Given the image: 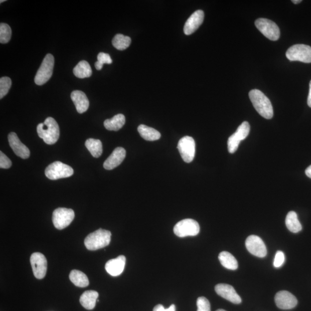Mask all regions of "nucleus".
Masks as SVG:
<instances>
[{"label":"nucleus","mask_w":311,"mask_h":311,"mask_svg":"<svg viewBox=\"0 0 311 311\" xmlns=\"http://www.w3.org/2000/svg\"><path fill=\"white\" fill-rule=\"evenodd\" d=\"M221 264L229 270H235L238 268V263L233 255L227 251L221 252L218 256Z\"/></svg>","instance_id":"obj_24"},{"label":"nucleus","mask_w":311,"mask_h":311,"mask_svg":"<svg viewBox=\"0 0 311 311\" xmlns=\"http://www.w3.org/2000/svg\"><path fill=\"white\" fill-rule=\"evenodd\" d=\"M112 233L105 229H99L90 233L85 239L84 244L87 249L91 251L101 249L109 245Z\"/></svg>","instance_id":"obj_3"},{"label":"nucleus","mask_w":311,"mask_h":311,"mask_svg":"<svg viewBox=\"0 0 311 311\" xmlns=\"http://www.w3.org/2000/svg\"><path fill=\"white\" fill-rule=\"evenodd\" d=\"M9 146L13 150L14 153L17 156L23 159L28 158L30 156V151L18 139L15 133L11 132L8 135Z\"/></svg>","instance_id":"obj_16"},{"label":"nucleus","mask_w":311,"mask_h":311,"mask_svg":"<svg viewBox=\"0 0 311 311\" xmlns=\"http://www.w3.org/2000/svg\"><path fill=\"white\" fill-rule=\"evenodd\" d=\"M153 311H175V306L172 305L168 309H165L163 306L158 305L155 307Z\"/></svg>","instance_id":"obj_36"},{"label":"nucleus","mask_w":311,"mask_h":311,"mask_svg":"<svg viewBox=\"0 0 311 311\" xmlns=\"http://www.w3.org/2000/svg\"><path fill=\"white\" fill-rule=\"evenodd\" d=\"M216 293L221 297L227 300L235 305H239L242 303V299L237 294L234 288L230 285L220 284L215 287Z\"/></svg>","instance_id":"obj_15"},{"label":"nucleus","mask_w":311,"mask_h":311,"mask_svg":"<svg viewBox=\"0 0 311 311\" xmlns=\"http://www.w3.org/2000/svg\"><path fill=\"white\" fill-rule=\"evenodd\" d=\"M70 97L75 104L77 112L83 114L88 110L90 102L86 94L81 91H74L72 92Z\"/></svg>","instance_id":"obj_20"},{"label":"nucleus","mask_w":311,"mask_h":311,"mask_svg":"<svg viewBox=\"0 0 311 311\" xmlns=\"http://www.w3.org/2000/svg\"><path fill=\"white\" fill-rule=\"evenodd\" d=\"M125 124V117L123 114H119L115 116L112 119L106 120L104 122V126L106 129L110 131H119Z\"/></svg>","instance_id":"obj_23"},{"label":"nucleus","mask_w":311,"mask_h":311,"mask_svg":"<svg viewBox=\"0 0 311 311\" xmlns=\"http://www.w3.org/2000/svg\"><path fill=\"white\" fill-rule=\"evenodd\" d=\"M286 56L291 61H299L311 62V47L306 44H298L289 48Z\"/></svg>","instance_id":"obj_6"},{"label":"nucleus","mask_w":311,"mask_h":311,"mask_svg":"<svg viewBox=\"0 0 311 311\" xmlns=\"http://www.w3.org/2000/svg\"><path fill=\"white\" fill-rule=\"evenodd\" d=\"M285 255L283 251H278L276 253L273 265L276 268H279L284 264Z\"/></svg>","instance_id":"obj_34"},{"label":"nucleus","mask_w":311,"mask_h":311,"mask_svg":"<svg viewBox=\"0 0 311 311\" xmlns=\"http://www.w3.org/2000/svg\"><path fill=\"white\" fill-rule=\"evenodd\" d=\"M307 103H308V105L311 108V81L310 83V91L309 95L308 96V101H307Z\"/></svg>","instance_id":"obj_37"},{"label":"nucleus","mask_w":311,"mask_h":311,"mask_svg":"<svg viewBox=\"0 0 311 311\" xmlns=\"http://www.w3.org/2000/svg\"><path fill=\"white\" fill-rule=\"evenodd\" d=\"M12 86V81L8 77H2L0 79V99H2L8 93Z\"/></svg>","instance_id":"obj_31"},{"label":"nucleus","mask_w":311,"mask_h":311,"mask_svg":"<svg viewBox=\"0 0 311 311\" xmlns=\"http://www.w3.org/2000/svg\"><path fill=\"white\" fill-rule=\"evenodd\" d=\"M112 62V59L111 58L109 54L100 53L98 55V61L95 64V68L100 70L102 69L104 64H111Z\"/></svg>","instance_id":"obj_32"},{"label":"nucleus","mask_w":311,"mask_h":311,"mask_svg":"<svg viewBox=\"0 0 311 311\" xmlns=\"http://www.w3.org/2000/svg\"><path fill=\"white\" fill-rule=\"evenodd\" d=\"M199 231L200 227L198 222L190 218L181 220L173 228L175 234L180 238L197 235Z\"/></svg>","instance_id":"obj_7"},{"label":"nucleus","mask_w":311,"mask_h":311,"mask_svg":"<svg viewBox=\"0 0 311 311\" xmlns=\"http://www.w3.org/2000/svg\"><path fill=\"white\" fill-rule=\"evenodd\" d=\"M54 58L53 55L48 54L44 58L41 65L36 74L35 83L38 86L45 84L53 75Z\"/></svg>","instance_id":"obj_4"},{"label":"nucleus","mask_w":311,"mask_h":311,"mask_svg":"<svg viewBox=\"0 0 311 311\" xmlns=\"http://www.w3.org/2000/svg\"><path fill=\"white\" fill-rule=\"evenodd\" d=\"M255 24L263 35L273 41L279 39L280 30L278 25L272 20L267 18H258L255 22Z\"/></svg>","instance_id":"obj_8"},{"label":"nucleus","mask_w":311,"mask_h":311,"mask_svg":"<svg viewBox=\"0 0 311 311\" xmlns=\"http://www.w3.org/2000/svg\"><path fill=\"white\" fill-rule=\"evenodd\" d=\"M285 224L287 227L291 232L298 233L302 231V226L298 219V214L294 211L288 213Z\"/></svg>","instance_id":"obj_26"},{"label":"nucleus","mask_w":311,"mask_h":311,"mask_svg":"<svg viewBox=\"0 0 311 311\" xmlns=\"http://www.w3.org/2000/svg\"><path fill=\"white\" fill-rule=\"evenodd\" d=\"M74 218L75 212L72 209L60 207L53 212V223L55 228L61 230L68 227L71 224Z\"/></svg>","instance_id":"obj_9"},{"label":"nucleus","mask_w":311,"mask_h":311,"mask_svg":"<svg viewBox=\"0 0 311 311\" xmlns=\"http://www.w3.org/2000/svg\"><path fill=\"white\" fill-rule=\"evenodd\" d=\"M250 126L249 122H243L236 130L234 134L232 135L228 140V149L229 153L234 154L238 150L239 144L242 140L245 139L249 135Z\"/></svg>","instance_id":"obj_10"},{"label":"nucleus","mask_w":311,"mask_h":311,"mask_svg":"<svg viewBox=\"0 0 311 311\" xmlns=\"http://www.w3.org/2000/svg\"><path fill=\"white\" fill-rule=\"evenodd\" d=\"M30 262L34 276L36 279H43L46 276L47 269L46 257L42 253H34L31 255Z\"/></svg>","instance_id":"obj_13"},{"label":"nucleus","mask_w":311,"mask_h":311,"mask_svg":"<svg viewBox=\"0 0 311 311\" xmlns=\"http://www.w3.org/2000/svg\"><path fill=\"white\" fill-rule=\"evenodd\" d=\"M197 311H211L210 304L206 298L200 297L197 302Z\"/></svg>","instance_id":"obj_33"},{"label":"nucleus","mask_w":311,"mask_h":311,"mask_svg":"<svg viewBox=\"0 0 311 311\" xmlns=\"http://www.w3.org/2000/svg\"><path fill=\"white\" fill-rule=\"evenodd\" d=\"M125 264V257L124 255H120L107 262L105 265V269L109 275L116 277L121 275L123 273Z\"/></svg>","instance_id":"obj_19"},{"label":"nucleus","mask_w":311,"mask_h":311,"mask_svg":"<svg viewBox=\"0 0 311 311\" xmlns=\"http://www.w3.org/2000/svg\"><path fill=\"white\" fill-rule=\"evenodd\" d=\"M306 174L307 176L311 179V165L306 170Z\"/></svg>","instance_id":"obj_38"},{"label":"nucleus","mask_w":311,"mask_h":311,"mask_svg":"<svg viewBox=\"0 0 311 311\" xmlns=\"http://www.w3.org/2000/svg\"><path fill=\"white\" fill-rule=\"evenodd\" d=\"M126 151L124 148L118 147L113 152L112 155L104 162L103 166L107 170H112L119 166L126 157Z\"/></svg>","instance_id":"obj_18"},{"label":"nucleus","mask_w":311,"mask_h":311,"mask_svg":"<svg viewBox=\"0 0 311 311\" xmlns=\"http://www.w3.org/2000/svg\"><path fill=\"white\" fill-rule=\"evenodd\" d=\"M37 133L40 138L48 145L56 143L60 137V128L54 118L48 117L44 123L39 124L37 127Z\"/></svg>","instance_id":"obj_1"},{"label":"nucleus","mask_w":311,"mask_h":311,"mask_svg":"<svg viewBox=\"0 0 311 311\" xmlns=\"http://www.w3.org/2000/svg\"><path fill=\"white\" fill-rule=\"evenodd\" d=\"M275 302L279 309L291 310L298 305V300L294 295L286 291L278 292L275 296Z\"/></svg>","instance_id":"obj_14"},{"label":"nucleus","mask_w":311,"mask_h":311,"mask_svg":"<svg viewBox=\"0 0 311 311\" xmlns=\"http://www.w3.org/2000/svg\"><path fill=\"white\" fill-rule=\"evenodd\" d=\"M246 247L251 254L259 258H264L267 255V248L261 238L251 235L246 240Z\"/></svg>","instance_id":"obj_12"},{"label":"nucleus","mask_w":311,"mask_h":311,"mask_svg":"<svg viewBox=\"0 0 311 311\" xmlns=\"http://www.w3.org/2000/svg\"><path fill=\"white\" fill-rule=\"evenodd\" d=\"M177 149L184 161L190 163L195 157V143L193 138L185 136L181 138L177 144Z\"/></svg>","instance_id":"obj_11"},{"label":"nucleus","mask_w":311,"mask_h":311,"mask_svg":"<svg viewBox=\"0 0 311 311\" xmlns=\"http://www.w3.org/2000/svg\"><path fill=\"white\" fill-rule=\"evenodd\" d=\"M204 19V13L201 10H198L192 13L188 18L184 26V32L189 35L197 30Z\"/></svg>","instance_id":"obj_17"},{"label":"nucleus","mask_w":311,"mask_h":311,"mask_svg":"<svg viewBox=\"0 0 311 311\" xmlns=\"http://www.w3.org/2000/svg\"><path fill=\"white\" fill-rule=\"evenodd\" d=\"M11 166H12V161L4 154L2 153V152H0V168L8 169Z\"/></svg>","instance_id":"obj_35"},{"label":"nucleus","mask_w":311,"mask_h":311,"mask_svg":"<svg viewBox=\"0 0 311 311\" xmlns=\"http://www.w3.org/2000/svg\"><path fill=\"white\" fill-rule=\"evenodd\" d=\"M4 1H3H3H2V0H1V3H2V2H4Z\"/></svg>","instance_id":"obj_41"},{"label":"nucleus","mask_w":311,"mask_h":311,"mask_svg":"<svg viewBox=\"0 0 311 311\" xmlns=\"http://www.w3.org/2000/svg\"><path fill=\"white\" fill-rule=\"evenodd\" d=\"M302 1V0H293V1H292V2H293L295 4H298V3H301Z\"/></svg>","instance_id":"obj_39"},{"label":"nucleus","mask_w":311,"mask_h":311,"mask_svg":"<svg viewBox=\"0 0 311 311\" xmlns=\"http://www.w3.org/2000/svg\"><path fill=\"white\" fill-rule=\"evenodd\" d=\"M99 297V294L95 291H87L81 296L80 302L84 308L91 310L96 306V301Z\"/></svg>","instance_id":"obj_21"},{"label":"nucleus","mask_w":311,"mask_h":311,"mask_svg":"<svg viewBox=\"0 0 311 311\" xmlns=\"http://www.w3.org/2000/svg\"><path fill=\"white\" fill-rule=\"evenodd\" d=\"M12 35V30L10 26L5 23L0 24V42L1 43H8Z\"/></svg>","instance_id":"obj_30"},{"label":"nucleus","mask_w":311,"mask_h":311,"mask_svg":"<svg viewBox=\"0 0 311 311\" xmlns=\"http://www.w3.org/2000/svg\"><path fill=\"white\" fill-rule=\"evenodd\" d=\"M85 145H86L88 150L90 152L91 155L93 156V157L98 158L102 155L103 153L102 143L99 140L89 139L86 141Z\"/></svg>","instance_id":"obj_28"},{"label":"nucleus","mask_w":311,"mask_h":311,"mask_svg":"<svg viewBox=\"0 0 311 311\" xmlns=\"http://www.w3.org/2000/svg\"><path fill=\"white\" fill-rule=\"evenodd\" d=\"M74 171L71 166L61 161H55L45 169V175L51 180L65 178L73 175Z\"/></svg>","instance_id":"obj_5"},{"label":"nucleus","mask_w":311,"mask_h":311,"mask_svg":"<svg viewBox=\"0 0 311 311\" xmlns=\"http://www.w3.org/2000/svg\"><path fill=\"white\" fill-rule=\"evenodd\" d=\"M69 279L71 282L78 287H87L90 284L87 276L79 270H72L70 273Z\"/></svg>","instance_id":"obj_25"},{"label":"nucleus","mask_w":311,"mask_h":311,"mask_svg":"<svg viewBox=\"0 0 311 311\" xmlns=\"http://www.w3.org/2000/svg\"><path fill=\"white\" fill-rule=\"evenodd\" d=\"M138 132L142 138L147 141L153 142L160 139L161 135L156 130L147 127L146 125H141L138 127Z\"/></svg>","instance_id":"obj_22"},{"label":"nucleus","mask_w":311,"mask_h":311,"mask_svg":"<svg viewBox=\"0 0 311 311\" xmlns=\"http://www.w3.org/2000/svg\"><path fill=\"white\" fill-rule=\"evenodd\" d=\"M249 97L257 112L266 119H272L273 109L271 102L262 92L253 90L249 92Z\"/></svg>","instance_id":"obj_2"},{"label":"nucleus","mask_w":311,"mask_h":311,"mask_svg":"<svg viewBox=\"0 0 311 311\" xmlns=\"http://www.w3.org/2000/svg\"><path fill=\"white\" fill-rule=\"evenodd\" d=\"M216 311H225V310H223V309H219V310H217Z\"/></svg>","instance_id":"obj_40"},{"label":"nucleus","mask_w":311,"mask_h":311,"mask_svg":"<svg viewBox=\"0 0 311 311\" xmlns=\"http://www.w3.org/2000/svg\"><path fill=\"white\" fill-rule=\"evenodd\" d=\"M73 73L77 77L84 79L91 77L92 71L91 66L87 61H81L73 69Z\"/></svg>","instance_id":"obj_27"},{"label":"nucleus","mask_w":311,"mask_h":311,"mask_svg":"<svg viewBox=\"0 0 311 311\" xmlns=\"http://www.w3.org/2000/svg\"><path fill=\"white\" fill-rule=\"evenodd\" d=\"M132 39L129 36L122 34H117L113 39L112 43L117 50H124L131 45Z\"/></svg>","instance_id":"obj_29"}]
</instances>
